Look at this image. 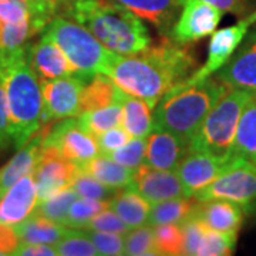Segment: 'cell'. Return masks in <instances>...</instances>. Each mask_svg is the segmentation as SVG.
I'll use <instances>...</instances> for the list:
<instances>
[{
  "mask_svg": "<svg viewBox=\"0 0 256 256\" xmlns=\"http://www.w3.org/2000/svg\"><path fill=\"white\" fill-rule=\"evenodd\" d=\"M77 165L66 160L54 146H43L40 160L33 172L38 202L56 195L72 185Z\"/></svg>",
  "mask_w": 256,
  "mask_h": 256,
  "instance_id": "obj_12",
  "label": "cell"
},
{
  "mask_svg": "<svg viewBox=\"0 0 256 256\" xmlns=\"http://www.w3.org/2000/svg\"><path fill=\"white\" fill-rule=\"evenodd\" d=\"M38 204L33 174L24 175L0 196V224L16 226L34 214Z\"/></svg>",
  "mask_w": 256,
  "mask_h": 256,
  "instance_id": "obj_16",
  "label": "cell"
},
{
  "mask_svg": "<svg viewBox=\"0 0 256 256\" xmlns=\"http://www.w3.org/2000/svg\"><path fill=\"white\" fill-rule=\"evenodd\" d=\"M215 74L228 88L256 92V28L245 36L232 58Z\"/></svg>",
  "mask_w": 256,
  "mask_h": 256,
  "instance_id": "obj_15",
  "label": "cell"
},
{
  "mask_svg": "<svg viewBox=\"0 0 256 256\" xmlns=\"http://www.w3.org/2000/svg\"><path fill=\"white\" fill-rule=\"evenodd\" d=\"M82 229L101 230V232H114V234H121V235H126L130 230V228L126 225V222L121 220L110 206L101 210L100 214H97Z\"/></svg>",
  "mask_w": 256,
  "mask_h": 256,
  "instance_id": "obj_40",
  "label": "cell"
},
{
  "mask_svg": "<svg viewBox=\"0 0 256 256\" xmlns=\"http://www.w3.org/2000/svg\"><path fill=\"white\" fill-rule=\"evenodd\" d=\"M154 229V242L158 255L161 256H181L184 254V229L180 224L156 225Z\"/></svg>",
  "mask_w": 256,
  "mask_h": 256,
  "instance_id": "obj_30",
  "label": "cell"
},
{
  "mask_svg": "<svg viewBox=\"0 0 256 256\" xmlns=\"http://www.w3.org/2000/svg\"><path fill=\"white\" fill-rule=\"evenodd\" d=\"M80 166L88 174L96 176L98 181L106 184L110 188H114V190L128 188L131 184V180H132V172H134L106 154L94 156L88 162L80 165Z\"/></svg>",
  "mask_w": 256,
  "mask_h": 256,
  "instance_id": "obj_27",
  "label": "cell"
},
{
  "mask_svg": "<svg viewBox=\"0 0 256 256\" xmlns=\"http://www.w3.org/2000/svg\"><path fill=\"white\" fill-rule=\"evenodd\" d=\"M232 158L245 160L256 165V92L239 118L232 146Z\"/></svg>",
  "mask_w": 256,
  "mask_h": 256,
  "instance_id": "obj_25",
  "label": "cell"
},
{
  "mask_svg": "<svg viewBox=\"0 0 256 256\" xmlns=\"http://www.w3.org/2000/svg\"><path fill=\"white\" fill-rule=\"evenodd\" d=\"M12 255L18 256H54L57 255V250L53 245L46 244H24L20 242L18 246L14 249Z\"/></svg>",
  "mask_w": 256,
  "mask_h": 256,
  "instance_id": "obj_44",
  "label": "cell"
},
{
  "mask_svg": "<svg viewBox=\"0 0 256 256\" xmlns=\"http://www.w3.org/2000/svg\"><path fill=\"white\" fill-rule=\"evenodd\" d=\"M220 18L222 12L205 0H182L170 37L182 44L196 43L216 32Z\"/></svg>",
  "mask_w": 256,
  "mask_h": 256,
  "instance_id": "obj_10",
  "label": "cell"
},
{
  "mask_svg": "<svg viewBox=\"0 0 256 256\" xmlns=\"http://www.w3.org/2000/svg\"><path fill=\"white\" fill-rule=\"evenodd\" d=\"M226 90L228 87L216 77L176 84L156 106L154 130L170 131L191 146L204 120Z\"/></svg>",
  "mask_w": 256,
  "mask_h": 256,
  "instance_id": "obj_4",
  "label": "cell"
},
{
  "mask_svg": "<svg viewBox=\"0 0 256 256\" xmlns=\"http://www.w3.org/2000/svg\"><path fill=\"white\" fill-rule=\"evenodd\" d=\"M70 186L77 192L78 196L100 200V201H110L111 198L116 195V192L118 191V190L110 188L106 184L98 181L96 176H92L87 171H84L80 165H77V171H76V175H74Z\"/></svg>",
  "mask_w": 256,
  "mask_h": 256,
  "instance_id": "obj_33",
  "label": "cell"
},
{
  "mask_svg": "<svg viewBox=\"0 0 256 256\" xmlns=\"http://www.w3.org/2000/svg\"><path fill=\"white\" fill-rule=\"evenodd\" d=\"M131 138L132 137L128 134L126 128L116 127L98 134L96 137V141L98 144L101 154H110V152L118 150L122 146H126Z\"/></svg>",
  "mask_w": 256,
  "mask_h": 256,
  "instance_id": "obj_41",
  "label": "cell"
},
{
  "mask_svg": "<svg viewBox=\"0 0 256 256\" xmlns=\"http://www.w3.org/2000/svg\"><path fill=\"white\" fill-rule=\"evenodd\" d=\"M90 78L78 74L43 80V124L80 116V98Z\"/></svg>",
  "mask_w": 256,
  "mask_h": 256,
  "instance_id": "obj_8",
  "label": "cell"
},
{
  "mask_svg": "<svg viewBox=\"0 0 256 256\" xmlns=\"http://www.w3.org/2000/svg\"><path fill=\"white\" fill-rule=\"evenodd\" d=\"M77 120L84 131L97 137L101 132L120 127L122 124V106L120 101H117L104 108L84 111Z\"/></svg>",
  "mask_w": 256,
  "mask_h": 256,
  "instance_id": "obj_29",
  "label": "cell"
},
{
  "mask_svg": "<svg viewBox=\"0 0 256 256\" xmlns=\"http://www.w3.org/2000/svg\"><path fill=\"white\" fill-rule=\"evenodd\" d=\"M77 196H78L77 192L74 191L72 186H68V188L57 192L56 195L47 198L44 201L38 202L34 214H38L44 218H48V220L64 225L66 218H67V212L70 210V205L73 204Z\"/></svg>",
  "mask_w": 256,
  "mask_h": 256,
  "instance_id": "obj_34",
  "label": "cell"
},
{
  "mask_svg": "<svg viewBox=\"0 0 256 256\" xmlns=\"http://www.w3.org/2000/svg\"><path fill=\"white\" fill-rule=\"evenodd\" d=\"M212 6L218 8L222 13H230L235 16H245L250 12V0H205Z\"/></svg>",
  "mask_w": 256,
  "mask_h": 256,
  "instance_id": "obj_43",
  "label": "cell"
},
{
  "mask_svg": "<svg viewBox=\"0 0 256 256\" xmlns=\"http://www.w3.org/2000/svg\"><path fill=\"white\" fill-rule=\"evenodd\" d=\"M138 18L146 20L162 34L170 36L181 12L182 0H116Z\"/></svg>",
  "mask_w": 256,
  "mask_h": 256,
  "instance_id": "obj_21",
  "label": "cell"
},
{
  "mask_svg": "<svg viewBox=\"0 0 256 256\" xmlns=\"http://www.w3.org/2000/svg\"><path fill=\"white\" fill-rule=\"evenodd\" d=\"M10 146H13V140L10 134V120L8 110V100L4 87L0 78V152L6 151Z\"/></svg>",
  "mask_w": 256,
  "mask_h": 256,
  "instance_id": "obj_42",
  "label": "cell"
},
{
  "mask_svg": "<svg viewBox=\"0 0 256 256\" xmlns=\"http://www.w3.org/2000/svg\"><path fill=\"white\" fill-rule=\"evenodd\" d=\"M194 198L196 201L228 200L250 212L256 200V165L234 158L228 168L214 182L196 192Z\"/></svg>",
  "mask_w": 256,
  "mask_h": 256,
  "instance_id": "obj_7",
  "label": "cell"
},
{
  "mask_svg": "<svg viewBox=\"0 0 256 256\" xmlns=\"http://www.w3.org/2000/svg\"><path fill=\"white\" fill-rule=\"evenodd\" d=\"M64 16L74 18L117 54H131L151 44L141 18L116 0H74Z\"/></svg>",
  "mask_w": 256,
  "mask_h": 256,
  "instance_id": "obj_3",
  "label": "cell"
},
{
  "mask_svg": "<svg viewBox=\"0 0 256 256\" xmlns=\"http://www.w3.org/2000/svg\"><path fill=\"white\" fill-rule=\"evenodd\" d=\"M28 22L33 23L28 0H0V24H20Z\"/></svg>",
  "mask_w": 256,
  "mask_h": 256,
  "instance_id": "obj_38",
  "label": "cell"
},
{
  "mask_svg": "<svg viewBox=\"0 0 256 256\" xmlns=\"http://www.w3.org/2000/svg\"><path fill=\"white\" fill-rule=\"evenodd\" d=\"M255 92L228 88L208 112L190 150L202 151L220 160H232V146L242 112Z\"/></svg>",
  "mask_w": 256,
  "mask_h": 256,
  "instance_id": "obj_6",
  "label": "cell"
},
{
  "mask_svg": "<svg viewBox=\"0 0 256 256\" xmlns=\"http://www.w3.org/2000/svg\"><path fill=\"white\" fill-rule=\"evenodd\" d=\"M92 239L98 254L104 256L124 255V235L114 232H101V230H88L82 229Z\"/></svg>",
  "mask_w": 256,
  "mask_h": 256,
  "instance_id": "obj_39",
  "label": "cell"
},
{
  "mask_svg": "<svg viewBox=\"0 0 256 256\" xmlns=\"http://www.w3.org/2000/svg\"><path fill=\"white\" fill-rule=\"evenodd\" d=\"M13 228L16 230L20 242L46 244V245H53V246L64 238V235L70 229L63 224L44 218L38 214H32L28 220L20 222Z\"/></svg>",
  "mask_w": 256,
  "mask_h": 256,
  "instance_id": "obj_23",
  "label": "cell"
},
{
  "mask_svg": "<svg viewBox=\"0 0 256 256\" xmlns=\"http://www.w3.org/2000/svg\"><path fill=\"white\" fill-rule=\"evenodd\" d=\"M238 242V234L220 232L205 226L202 235L198 256H226L234 255Z\"/></svg>",
  "mask_w": 256,
  "mask_h": 256,
  "instance_id": "obj_31",
  "label": "cell"
},
{
  "mask_svg": "<svg viewBox=\"0 0 256 256\" xmlns=\"http://www.w3.org/2000/svg\"><path fill=\"white\" fill-rule=\"evenodd\" d=\"M108 206L126 222L130 229L148 224L151 204L131 188L118 190L108 201Z\"/></svg>",
  "mask_w": 256,
  "mask_h": 256,
  "instance_id": "obj_24",
  "label": "cell"
},
{
  "mask_svg": "<svg viewBox=\"0 0 256 256\" xmlns=\"http://www.w3.org/2000/svg\"><path fill=\"white\" fill-rule=\"evenodd\" d=\"M57 255L62 256H97L100 255L92 239L82 229H68L64 238L54 245Z\"/></svg>",
  "mask_w": 256,
  "mask_h": 256,
  "instance_id": "obj_36",
  "label": "cell"
},
{
  "mask_svg": "<svg viewBox=\"0 0 256 256\" xmlns=\"http://www.w3.org/2000/svg\"><path fill=\"white\" fill-rule=\"evenodd\" d=\"M196 205V200L191 198H172L166 201L152 204L150 216H148V225L156 226V225H166V224H184L194 215Z\"/></svg>",
  "mask_w": 256,
  "mask_h": 256,
  "instance_id": "obj_28",
  "label": "cell"
},
{
  "mask_svg": "<svg viewBox=\"0 0 256 256\" xmlns=\"http://www.w3.org/2000/svg\"><path fill=\"white\" fill-rule=\"evenodd\" d=\"M246 210L236 202L228 200H208L196 201L194 216L206 228L220 232L238 234L242 228Z\"/></svg>",
  "mask_w": 256,
  "mask_h": 256,
  "instance_id": "obj_20",
  "label": "cell"
},
{
  "mask_svg": "<svg viewBox=\"0 0 256 256\" xmlns=\"http://www.w3.org/2000/svg\"><path fill=\"white\" fill-rule=\"evenodd\" d=\"M26 50L28 63L40 82L76 74L63 50L44 34L34 44H28Z\"/></svg>",
  "mask_w": 256,
  "mask_h": 256,
  "instance_id": "obj_18",
  "label": "cell"
},
{
  "mask_svg": "<svg viewBox=\"0 0 256 256\" xmlns=\"http://www.w3.org/2000/svg\"><path fill=\"white\" fill-rule=\"evenodd\" d=\"M122 106V126L132 138H146L154 131L152 107L142 98L134 97L122 90L118 94Z\"/></svg>",
  "mask_w": 256,
  "mask_h": 256,
  "instance_id": "obj_22",
  "label": "cell"
},
{
  "mask_svg": "<svg viewBox=\"0 0 256 256\" xmlns=\"http://www.w3.org/2000/svg\"><path fill=\"white\" fill-rule=\"evenodd\" d=\"M117 84L107 74L98 73L92 76L84 86L80 98V114L84 111H94L108 107L118 101L120 94Z\"/></svg>",
  "mask_w": 256,
  "mask_h": 256,
  "instance_id": "obj_26",
  "label": "cell"
},
{
  "mask_svg": "<svg viewBox=\"0 0 256 256\" xmlns=\"http://www.w3.org/2000/svg\"><path fill=\"white\" fill-rule=\"evenodd\" d=\"M43 34L63 50L74 73L87 78L98 73L107 74L117 54L104 46L90 30L64 14L56 16L43 30Z\"/></svg>",
  "mask_w": 256,
  "mask_h": 256,
  "instance_id": "obj_5",
  "label": "cell"
},
{
  "mask_svg": "<svg viewBox=\"0 0 256 256\" xmlns=\"http://www.w3.org/2000/svg\"><path fill=\"white\" fill-rule=\"evenodd\" d=\"M255 23L256 10L250 12L245 18H240L236 24L215 32L210 37L206 63L204 64L201 68H198L185 82H201V80L210 77L216 72H220V68L232 58V56L235 54V52L238 50V47L240 46V43L244 42V38L248 34L249 28L255 26Z\"/></svg>",
  "mask_w": 256,
  "mask_h": 256,
  "instance_id": "obj_11",
  "label": "cell"
},
{
  "mask_svg": "<svg viewBox=\"0 0 256 256\" xmlns=\"http://www.w3.org/2000/svg\"><path fill=\"white\" fill-rule=\"evenodd\" d=\"M20 239L13 226L0 224V255H12L18 246Z\"/></svg>",
  "mask_w": 256,
  "mask_h": 256,
  "instance_id": "obj_45",
  "label": "cell"
},
{
  "mask_svg": "<svg viewBox=\"0 0 256 256\" xmlns=\"http://www.w3.org/2000/svg\"><path fill=\"white\" fill-rule=\"evenodd\" d=\"M124 255L130 256H156L154 229L151 225L132 228L124 235Z\"/></svg>",
  "mask_w": 256,
  "mask_h": 256,
  "instance_id": "obj_35",
  "label": "cell"
},
{
  "mask_svg": "<svg viewBox=\"0 0 256 256\" xmlns=\"http://www.w3.org/2000/svg\"><path fill=\"white\" fill-rule=\"evenodd\" d=\"M250 212H254V214H256V200H255V202L252 204V208H250Z\"/></svg>",
  "mask_w": 256,
  "mask_h": 256,
  "instance_id": "obj_46",
  "label": "cell"
},
{
  "mask_svg": "<svg viewBox=\"0 0 256 256\" xmlns=\"http://www.w3.org/2000/svg\"><path fill=\"white\" fill-rule=\"evenodd\" d=\"M106 208H108V201L77 196L70 205L64 225L72 229H82L97 214H100Z\"/></svg>",
  "mask_w": 256,
  "mask_h": 256,
  "instance_id": "obj_32",
  "label": "cell"
},
{
  "mask_svg": "<svg viewBox=\"0 0 256 256\" xmlns=\"http://www.w3.org/2000/svg\"><path fill=\"white\" fill-rule=\"evenodd\" d=\"M196 58L191 44L171 37L131 54H116L107 76L120 90L146 100L152 108L176 84L196 72Z\"/></svg>",
  "mask_w": 256,
  "mask_h": 256,
  "instance_id": "obj_1",
  "label": "cell"
},
{
  "mask_svg": "<svg viewBox=\"0 0 256 256\" xmlns=\"http://www.w3.org/2000/svg\"><path fill=\"white\" fill-rule=\"evenodd\" d=\"M43 146H54L66 160L76 165L88 162L100 152L96 137L84 131L74 117L63 118L56 124L52 122Z\"/></svg>",
  "mask_w": 256,
  "mask_h": 256,
  "instance_id": "obj_9",
  "label": "cell"
},
{
  "mask_svg": "<svg viewBox=\"0 0 256 256\" xmlns=\"http://www.w3.org/2000/svg\"><path fill=\"white\" fill-rule=\"evenodd\" d=\"M26 47L8 53L0 52V78L6 92L10 134L16 150L44 126L42 84L28 63Z\"/></svg>",
  "mask_w": 256,
  "mask_h": 256,
  "instance_id": "obj_2",
  "label": "cell"
},
{
  "mask_svg": "<svg viewBox=\"0 0 256 256\" xmlns=\"http://www.w3.org/2000/svg\"><path fill=\"white\" fill-rule=\"evenodd\" d=\"M146 150V138H131L126 146H122L118 150L112 151L110 154H106L118 164L127 166L128 170L136 171L141 165L144 164Z\"/></svg>",
  "mask_w": 256,
  "mask_h": 256,
  "instance_id": "obj_37",
  "label": "cell"
},
{
  "mask_svg": "<svg viewBox=\"0 0 256 256\" xmlns=\"http://www.w3.org/2000/svg\"><path fill=\"white\" fill-rule=\"evenodd\" d=\"M232 160H220L208 152L190 150L176 170L185 190V196L191 198L214 182L228 168Z\"/></svg>",
  "mask_w": 256,
  "mask_h": 256,
  "instance_id": "obj_14",
  "label": "cell"
},
{
  "mask_svg": "<svg viewBox=\"0 0 256 256\" xmlns=\"http://www.w3.org/2000/svg\"><path fill=\"white\" fill-rule=\"evenodd\" d=\"M190 151V142L165 130H154L146 141L144 164L158 170L176 171Z\"/></svg>",
  "mask_w": 256,
  "mask_h": 256,
  "instance_id": "obj_17",
  "label": "cell"
},
{
  "mask_svg": "<svg viewBox=\"0 0 256 256\" xmlns=\"http://www.w3.org/2000/svg\"><path fill=\"white\" fill-rule=\"evenodd\" d=\"M128 188L138 192L151 205L185 196V190L176 171L158 170L146 164H142L132 172V180Z\"/></svg>",
  "mask_w": 256,
  "mask_h": 256,
  "instance_id": "obj_13",
  "label": "cell"
},
{
  "mask_svg": "<svg viewBox=\"0 0 256 256\" xmlns=\"http://www.w3.org/2000/svg\"><path fill=\"white\" fill-rule=\"evenodd\" d=\"M50 126L52 122L42 126V128L24 146L18 148L16 156L0 170V196L8 191L13 184L18 182L22 176L34 172L38 160H40V154H42L43 141Z\"/></svg>",
  "mask_w": 256,
  "mask_h": 256,
  "instance_id": "obj_19",
  "label": "cell"
}]
</instances>
